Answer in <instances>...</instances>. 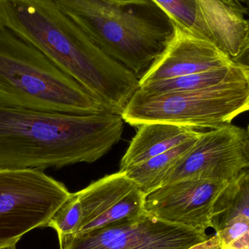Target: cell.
Wrapping results in <instances>:
<instances>
[{
    "mask_svg": "<svg viewBox=\"0 0 249 249\" xmlns=\"http://www.w3.org/2000/svg\"><path fill=\"white\" fill-rule=\"evenodd\" d=\"M0 24L122 115L139 80L107 55L53 0H0Z\"/></svg>",
    "mask_w": 249,
    "mask_h": 249,
    "instance_id": "1",
    "label": "cell"
},
{
    "mask_svg": "<svg viewBox=\"0 0 249 249\" xmlns=\"http://www.w3.org/2000/svg\"><path fill=\"white\" fill-rule=\"evenodd\" d=\"M112 112L78 115L13 106L0 101V168L43 170L105 156L122 137Z\"/></svg>",
    "mask_w": 249,
    "mask_h": 249,
    "instance_id": "2",
    "label": "cell"
},
{
    "mask_svg": "<svg viewBox=\"0 0 249 249\" xmlns=\"http://www.w3.org/2000/svg\"><path fill=\"white\" fill-rule=\"evenodd\" d=\"M0 101L45 112H111L45 55L0 24Z\"/></svg>",
    "mask_w": 249,
    "mask_h": 249,
    "instance_id": "3",
    "label": "cell"
},
{
    "mask_svg": "<svg viewBox=\"0 0 249 249\" xmlns=\"http://www.w3.org/2000/svg\"><path fill=\"white\" fill-rule=\"evenodd\" d=\"M110 58L139 80L161 55L171 37L158 25L104 0H53Z\"/></svg>",
    "mask_w": 249,
    "mask_h": 249,
    "instance_id": "4",
    "label": "cell"
},
{
    "mask_svg": "<svg viewBox=\"0 0 249 249\" xmlns=\"http://www.w3.org/2000/svg\"><path fill=\"white\" fill-rule=\"evenodd\" d=\"M249 111V84L201 91L151 94L139 89L124 108V122L139 127L165 123L191 128L216 129Z\"/></svg>",
    "mask_w": 249,
    "mask_h": 249,
    "instance_id": "5",
    "label": "cell"
},
{
    "mask_svg": "<svg viewBox=\"0 0 249 249\" xmlns=\"http://www.w3.org/2000/svg\"><path fill=\"white\" fill-rule=\"evenodd\" d=\"M71 193L42 170L0 168V249L45 228Z\"/></svg>",
    "mask_w": 249,
    "mask_h": 249,
    "instance_id": "6",
    "label": "cell"
},
{
    "mask_svg": "<svg viewBox=\"0 0 249 249\" xmlns=\"http://www.w3.org/2000/svg\"><path fill=\"white\" fill-rule=\"evenodd\" d=\"M210 237L206 231L168 223L147 213L68 236L60 249H189Z\"/></svg>",
    "mask_w": 249,
    "mask_h": 249,
    "instance_id": "7",
    "label": "cell"
},
{
    "mask_svg": "<svg viewBox=\"0 0 249 249\" xmlns=\"http://www.w3.org/2000/svg\"><path fill=\"white\" fill-rule=\"evenodd\" d=\"M249 168L247 130L226 124L203 132L194 146L167 174L162 186L183 179L231 182Z\"/></svg>",
    "mask_w": 249,
    "mask_h": 249,
    "instance_id": "8",
    "label": "cell"
},
{
    "mask_svg": "<svg viewBox=\"0 0 249 249\" xmlns=\"http://www.w3.org/2000/svg\"><path fill=\"white\" fill-rule=\"evenodd\" d=\"M229 183L183 179L166 184L146 195L143 212L163 222L206 232L213 228L218 204Z\"/></svg>",
    "mask_w": 249,
    "mask_h": 249,
    "instance_id": "9",
    "label": "cell"
},
{
    "mask_svg": "<svg viewBox=\"0 0 249 249\" xmlns=\"http://www.w3.org/2000/svg\"><path fill=\"white\" fill-rule=\"evenodd\" d=\"M83 218L78 233L143 213L146 195L124 171L106 176L77 192Z\"/></svg>",
    "mask_w": 249,
    "mask_h": 249,
    "instance_id": "10",
    "label": "cell"
},
{
    "mask_svg": "<svg viewBox=\"0 0 249 249\" xmlns=\"http://www.w3.org/2000/svg\"><path fill=\"white\" fill-rule=\"evenodd\" d=\"M172 26L173 32L165 50L139 80L140 87L226 67L233 62L209 41L177 25Z\"/></svg>",
    "mask_w": 249,
    "mask_h": 249,
    "instance_id": "11",
    "label": "cell"
},
{
    "mask_svg": "<svg viewBox=\"0 0 249 249\" xmlns=\"http://www.w3.org/2000/svg\"><path fill=\"white\" fill-rule=\"evenodd\" d=\"M201 133L191 127L165 123L142 124L121 159L120 171H126L168 152Z\"/></svg>",
    "mask_w": 249,
    "mask_h": 249,
    "instance_id": "12",
    "label": "cell"
},
{
    "mask_svg": "<svg viewBox=\"0 0 249 249\" xmlns=\"http://www.w3.org/2000/svg\"><path fill=\"white\" fill-rule=\"evenodd\" d=\"M248 83L244 70L232 62L226 67L215 70L155 82L142 86L139 89L144 93L157 94L166 92L201 91L223 86Z\"/></svg>",
    "mask_w": 249,
    "mask_h": 249,
    "instance_id": "13",
    "label": "cell"
},
{
    "mask_svg": "<svg viewBox=\"0 0 249 249\" xmlns=\"http://www.w3.org/2000/svg\"><path fill=\"white\" fill-rule=\"evenodd\" d=\"M203 133V132H202ZM124 171L145 195L162 187L170 170L196 144L202 135Z\"/></svg>",
    "mask_w": 249,
    "mask_h": 249,
    "instance_id": "14",
    "label": "cell"
},
{
    "mask_svg": "<svg viewBox=\"0 0 249 249\" xmlns=\"http://www.w3.org/2000/svg\"><path fill=\"white\" fill-rule=\"evenodd\" d=\"M249 219V168L229 183L217 206L213 229L234 216Z\"/></svg>",
    "mask_w": 249,
    "mask_h": 249,
    "instance_id": "15",
    "label": "cell"
},
{
    "mask_svg": "<svg viewBox=\"0 0 249 249\" xmlns=\"http://www.w3.org/2000/svg\"><path fill=\"white\" fill-rule=\"evenodd\" d=\"M83 212L77 193H71L70 198L55 212L48 222L58 237L59 242L68 236L76 235L81 225Z\"/></svg>",
    "mask_w": 249,
    "mask_h": 249,
    "instance_id": "16",
    "label": "cell"
},
{
    "mask_svg": "<svg viewBox=\"0 0 249 249\" xmlns=\"http://www.w3.org/2000/svg\"><path fill=\"white\" fill-rule=\"evenodd\" d=\"M214 231L224 249H249V219L247 216H234Z\"/></svg>",
    "mask_w": 249,
    "mask_h": 249,
    "instance_id": "17",
    "label": "cell"
},
{
    "mask_svg": "<svg viewBox=\"0 0 249 249\" xmlns=\"http://www.w3.org/2000/svg\"><path fill=\"white\" fill-rule=\"evenodd\" d=\"M232 61L244 70L249 83V18L247 19V30L239 55Z\"/></svg>",
    "mask_w": 249,
    "mask_h": 249,
    "instance_id": "18",
    "label": "cell"
},
{
    "mask_svg": "<svg viewBox=\"0 0 249 249\" xmlns=\"http://www.w3.org/2000/svg\"><path fill=\"white\" fill-rule=\"evenodd\" d=\"M189 249H224L219 236L215 233L204 242L200 243Z\"/></svg>",
    "mask_w": 249,
    "mask_h": 249,
    "instance_id": "19",
    "label": "cell"
},
{
    "mask_svg": "<svg viewBox=\"0 0 249 249\" xmlns=\"http://www.w3.org/2000/svg\"><path fill=\"white\" fill-rule=\"evenodd\" d=\"M104 1L117 7H124L130 4H146L149 0H104Z\"/></svg>",
    "mask_w": 249,
    "mask_h": 249,
    "instance_id": "20",
    "label": "cell"
},
{
    "mask_svg": "<svg viewBox=\"0 0 249 249\" xmlns=\"http://www.w3.org/2000/svg\"><path fill=\"white\" fill-rule=\"evenodd\" d=\"M230 5L235 7H241L244 4H248L249 0H224Z\"/></svg>",
    "mask_w": 249,
    "mask_h": 249,
    "instance_id": "21",
    "label": "cell"
},
{
    "mask_svg": "<svg viewBox=\"0 0 249 249\" xmlns=\"http://www.w3.org/2000/svg\"><path fill=\"white\" fill-rule=\"evenodd\" d=\"M3 249H16V247H8V248H5Z\"/></svg>",
    "mask_w": 249,
    "mask_h": 249,
    "instance_id": "22",
    "label": "cell"
},
{
    "mask_svg": "<svg viewBox=\"0 0 249 249\" xmlns=\"http://www.w3.org/2000/svg\"><path fill=\"white\" fill-rule=\"evenodd\" d=\"M247 133H248L249 138V124L248 127H247Z\"/></svg>",
    "mask_w": 249,
    "mask_h": 249,
    "instance_id": "23",
    "label": "cell"
}]
</instances>
